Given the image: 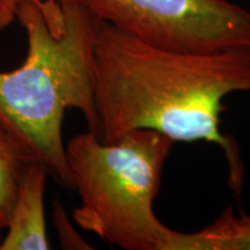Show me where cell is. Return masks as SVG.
Returning <instances> with one entry per match:
<instances>
[{
    "instance_id": "1",
    "label": "cell",
    "mask_w": 250,
    "mask_h": 250,
    "mask_svg": "<svg viewBox=\"0 0 250 250\" xmlns=\"http://www.w3.org/2000/svg\"><path fill=\"white\" fill-rule=\"evenodd\" d=\"M93 89L102 142L146 129L174 142L218 145L228 165V184L240 198L245 166L236 140L221 132L220 115L228 94L250 92V46L175 51L98 19Z\"/></svg>"
},
{
    "instance_id": "2",
    "label": "cell",
    "mask_w": 250,
    "mask_h": 250,
    "mask_svg": "<svg viewBox=\"0 0 250 250\" xmlns=\"http://www.w3.org/2000/svg\"><path fill=\"white\" fill-rule=\"evenodd\" d=\"M57 1L64 19L59 34L50 30L36 4L19 2L15 20L26 33L27 55L21 66L0 71V124L31 162L72 189L62 120L67 109H77L99 137L93 89L98 18L80 0Z\"/></svg>"
},
{
    "instance_id": "3",
    "label": "cell",
    "mask_w": 250,
    "mask_h": 250,
    "mask_svg": "<svg viewBox=\"0 0 250 250\" xmlns=\"http://www.w3.org/2000/svg\"><path fill=\"white\" fill-rule=\"evenodd\" d=\"M174 140L153 130H133L112 143L87 131L65 144L72 189L80 205L76 224L124 250H170L175 230L153 204Z\"/></svg>"
},
{
    "instance_id": "4",
    "label": "cell",
    "mask_w": 250,
    "mask_h": 250,
    "mask_svg": "<svg viewBox=\"0 0 250 250\" xmlns=\"http://www.w3.org/2000/svg\"><path fill=\"white\" fill-rule=\"evenodd\" d=\"M100 20L148 44L214 52L250 46V11L227 0H80Z\"/></svg>"
},
{
    "instance_id": "5",
    "label": "cell",
    "mask_w": 250,
    "mask_h": 250,
    "mask_svg": "<svg viewBox=\"0 0 250 250\" xmlns=\"http://www.w3.org/2000/svg\"><path fill=\"white\" fill-rule=\"evenodd\" d=\"M49 173L31 162L24 171L9 214L0 250H48L50 242L45 220V189Z\"/></svg>"
},
{
    "instance_id": "6",
    "label": "cell",
    "mask_w": 250,
    "mask_h": 250,
    "mask_svg": "<svg viewBox=\"0 0 250 250\" xmlns=\"http://www.w3.org/2000/svg\"><path fill=\"white\" fill-rule=\"evenodd\" d=\"M170 250H250V217L227 208L220 217L196 233L175 230Z\"/></svg>"
},
{
    "instance_id": "7",
    "label": "cell",
    "mask_w": 250,
    "mask_h": 250,
    "mask_svg": "<svg viewBox=\"0 0 250 250\" xmlns=\"http://www.w3.org/2000/svg\"><path fill=\"white\" fill-rule=\"evenodd\" d=\"M31 161L0 124V232L7 226L24 171Z\"/></svg>"
},
{
    "instance_id": "8",
    "label": "cell",
    "mask_w": 250,
    "mask_h": 250,
    "mask_svg": "<svg viewBox=\"0 0 250 250\" xmlns=\"http://www.w3.org/2000/svg\"><path fill=\"white\" fill-rule=\"evenodd\" d=\"M52 221L57 230L58 239L64 249H92L83 237H80L68 220L64 208L58 199L52 203Z\"/></svg>"
},
{
    "instance_id": "9",
    "label": "cell",
    "mask_w": 250,
    "mask_h": 250,
    "mask_svg": "<svg viewBox=\"0 0 250 250\" xmlns=\"http://www.w3.org/2000/svg\"><path fill=\"white\" fill-rule=\"evenodd\" d=\"M21 0H0V31L4 30L5 28L11 26L15 21V12H17L18 5ZM34 4H36L42 11L44 15L46 22L51 29L56 30L58 28V23L50 13L48 6L44 4L43 0H30Z\"/></svg>"
},
{
    "instance_id": "10",
    "label": "cell",
    "mask_w": 250,
    "mask_h": 250,
    "mask_svg": "<svg viewBox=\"0 0 250 250\" xmlns=\"http://www.w3.org/2000/svg\"><path fill=\"white\" fill-rule=\"evenodd\" d=\"M43 1H44V4L48 6L50 13L52 14V17H54L56 22L62 26V24H64V19H62L61 6H59V2L57 0H43Z\"/></svg>"
},
{
    "instance_id": "11",
    "label": "cell",
    "mask_w": 250,
    "mask_h": 250,
    "mask_svg": "<svg viewBox=\"0 0 250 250\" xmlns=\"http://www.w3.org/2000/svg\"><path fill=\"white\" fill-rule=\"evenodd\" d=\"M0 233H1V232H0ZM1 237H2V236H1V234H0V241H1Z\"/></svg>"
}]
</instances>
